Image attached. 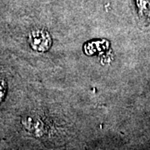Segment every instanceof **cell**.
I'll list each match as a JSON object with an SVG mask.
<instances>
[{
	"label": "cell",
	"mask_w": 150,
	"mask_h": 150,
	"mask_svg": "<svg viewBox=\"0 0 150 150\" xmlns=\"http://www.w3.org/2000/svg\"><path fill=\"white\" fill-rule=\"evenodd\" d=\"M4 94H5V83L4 81L0 80V102L3 100Z\"/></svg>",
	"instance_id": "6da1fadb"
}]
</instances>
